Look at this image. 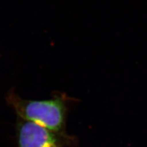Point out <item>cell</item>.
<instances>
[{"label": "cell", "mask_w": 147, "mask_h": 147, "mask_svg": "<svg viewBox=\"0 0 147 147\" xmlns=\"http://www.w3.org/2000/svg\"><path fill=\"white\" fill-rule=\"evenodd\" d=\"M5 100L18 118L59 133H67L66 121L71 99L65 94L59 93L48 100H29L22 99L12 91Z\"/></svg>", "instance_id": "cell-1"}, {"label": "cell", "mask_w": 147, "mask_h": 147, "mask_svg": "<svg viewBox=\"0 0 147 147\" xmlns=\"http://www.w3.org/2000/svg\"><path fill=\"white\" fill-rule=\"evenodd\" d=\"M17 147H75L76 138L59 133L18 118L16 126Z\"/></svg>", "instance_id": "cell-2"}]
</instances>
